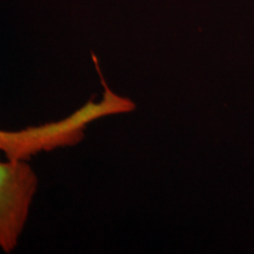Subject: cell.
<instances>
[{
    "label": "cell",
    "instance_id": "1",
    "mask_svg": "<svg viewBox=\"0 0 254 254\" xmlns=\"http://www.w3.org/2000/svg\"><path fill=\"white\" fill-rule=\"evenodd\" d=\"M118 101L105 92L99 101L90 100L66 118L17 131L0 128V155L6 159H25L40 152L74 146L84 139L88 124L118 113Z\"/></svg>",
    "mask_w": 254,
    "mask_h": 254
},
{
    "label": "cell",
    "instance_id": "2",
    "mask_svg": "<svg viewBox=\"0 0 254 254\" xmlns=\"http://www.w3.org/2000/svg\"><path fill=\"white\" fill-rule=\"evenodd\" d=\"M28 160H0V249H17L38 190V177Z\"/></svg>",
    "mask_w": 254,
    "mask_h": 254
}]
</instances>
